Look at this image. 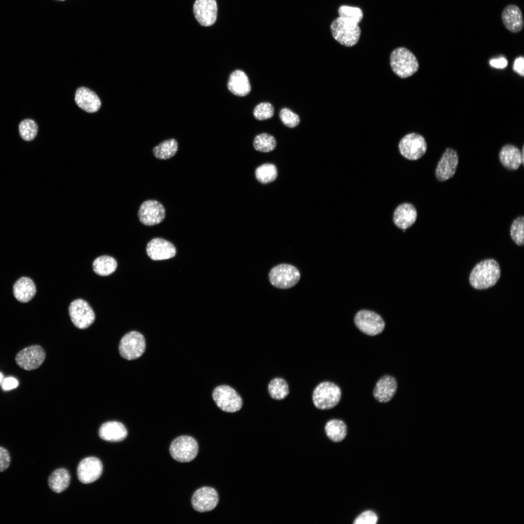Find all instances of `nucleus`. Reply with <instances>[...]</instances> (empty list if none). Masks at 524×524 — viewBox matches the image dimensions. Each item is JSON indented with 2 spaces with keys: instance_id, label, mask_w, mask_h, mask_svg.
Listing matches in <instances>:
<instances>
[{
  "instance_id": "obj_14",
  "label": "nucleus",
  "mask_w": 524,
  "mask_h": 524,
  "mask_svg": "<svg viewBox=\"0 0 524 524\" xmlns=\"http://www.w3.org/2000/svg\"><path fill=\"white\" fill-rule=\"evenodd\" d=\"M219 498L216 491L210 487H203L196 490L191 498L194 509L199 512L210 511L218 503Z\"/></svg>"
},
{
  "instance_id": "obj_29",
  "label": "nucleus",
  "mask_w": 524,
  "mask_h": 524,
  "mask_svg": "<svg viewBox=\"0 0 524 524\" xmlns=\"http://www.w3.org/2000/svg\"><path fill=\"white\" fill-rule=\"evenodd\" d=\"M325 431L328 438L334 442H340L345 437L347 427L342 420L332 419L328 421L325 426Z\"/></svg>"
},
{
  "instance_id": "obj_24",
  "label": "nucleus",
  "mask_w": 524,
  "mask_h": 524,
  "mask_svg": "<svg viewBox=\"0 0 524 524\" xmlns=\"http://www.w3.org/2000/svg\"><path fill=\"white\" fill-rule=\"evenodd\" d=\"M499 158L503 166L510 170H517L524 164L520 149L512 145L503 146L499 152Z\"/></svg>"
},
{
  "instance_id": "obj_16",
  "label": "nucleus",
  "mask_w": 524,
  "mask_h": 524,
  "mask_svg": "<svg viewBox=\"0 0 524 524\" xmlns=\"http://www.w3.org/2000/svg\"><path fill=\"white\" fill-rule=\"evenodd\" d=\"M193 11L195 18L203 26L213 25L217 17V6L215 0H196Z\"/></svg>"
},
{
  "instance_id": "obj_45",
  "label": "nucleus",
  "mask_w": 524,
  "mask_h": 524,
  "mask_svg": "<svg viewBox=\"0 0 524 524\" xmlns=\"http://www.w3.org/2000/svg\"><path fill=\"white\" fill-rule=\"evenodd\" d=\"M57 0L64 1V0Z\"/></svg>"
},
{
  "instance_id": "obj_12",
  "label": "nucleus",
  "mask_w": 524,
  "mask_h": 524,
  "mask_svg": "<svg viewBox=\"0 0 524 524\" xmlns=\"http://www.w3.org/2000/svg\"><path fill=\"white\" fill-rule=\"evenodd\" d=\"M45 352L42 347L33 345L19 351L15 360L21 368L31 371L38 368L45 360Z\"/></svg>"
},
{
  "instance_id": "obj_34",
  "label": "nucleus",
  "mask_w": 524,
  "mask_h": 524,
  "mask_svg": "<svg viewBox=\"0 0 524 524\" xmlns=\"http://www.w3.org/2000/svg\"><path fill=\"white\" fill-rule=\"evenodd\" d=\"M19 131L21 137L25 141L33 140L38 132V126L33 120L26 119L19 124Z\"/></svg>"
},
{
  "instance_id": "obj_4",
  "label": "nucleus",
  "mask_w": 524,
  "mask_h": 524,
  "mask_svg": "<svg viewBox=\"0 0 524 524\" xmlns=\"http://www.w3.org/2000/svg\"><path fill=\"white\" fill-rule=\"evenodd\" d=\"M341 398V391L339 387L329 381L319 384L312 393V401L318 409L326 410L335 407Z\"/></svg>"
},
{
  "instance_id": "obj_17",
  "label": "nucleus",
  "mask_w": 524,
  "mask_h": 524,
  "mask_svg": "<svg viewBox=\"0 0 524 524\" xmlns=\"http://www.w3.org/2000/svg\"><path fill=\"white\" fill-rule=\"evenodd\" d=\"M102 468V464L98 458L93 457L86 458L78 465V477L83 483H91L99 477Z\"/></svg>"
},
{
  "instance_id": "obj_19",
  "label": "nucleus",
  "mask_w": 524,
  "mask_h": 524,
  "mask_svg": "<svg viewBox=\"0 0 524 524\" xmlns=\"http://www.w3.org/2000/svg\"><path fill=\"white\" fill-rule=\"evenodd\" d=\"M501 18L505 27L511 33H517L523 29V14L520 7L515 4L506 6L502 11Z\"/></svg>"
},
{
  "instance_id": "obj_23",
  "label": "nucleus",
  "mask_w": 524,
  "mask_h": 524,
  "mask_svg": "<svg viewBox=\"0 0 524 524\" xmlns=\"http://www.w3.org/2000/svg\"><path fill=\"white\" fill-rule=\"evenodd\" d=\"M228 88L233 94L239 97L246 96L251 90L248 78L241 70H236L230 74Z\"/></svg>"
},
{
  "instance_id": "obj_38",
  "label": "nucleus",
  "mask_w": 524,
  "mask_h": 524,
  "mask_svg": "<svg viewBox=\"0 0 524 524\" xmlns=\"http://www.w3.org/2000/svg\"><path fill=\"white\" fill-rule=\"evenodd\" d=\"M279 115L282 122L288 127L294 128L299 123V116L288 108H282Z\"/></svg>"
},
{
  "instance_id": "obj_35",
  "label": "nucleus",
  "mask_w": 524,
  "mask_h": 524,
  "mask_svg": "<svg viewBox=\"0 0 524 524\" xmlns=\"http://www.w3.org/2000/svg\"><path fill=\"white\" fill-rule=\"evenodd\" d=\"M510 235L512 240L518 246L524 244V217L519 216L515 219L511 224Z\"/></svg>"
},
{
  "instance_id": "obj_36",
  "label": "nucleus",
  "mask_w": 524,
  "mask_h": 524,
  "mask_svg": "<svg viewBox=\"0 0 524 524\" xmlns=\"http://www.w3.org/2000/svg\"><path fill=\"white\" fill-rule=\"evenodd\" d=\"M339 16L352 20L359 23L363 18V12L357 7L342 5L338 9Z\"/></svg>"
},
{
  "instance_id": "obj_37",
  "label": "nucleus",
  "mask_w": 524,
  "mask_h": 524,
  "mask_svg": "<svg viewBox=\"0 0 524 524\" xmlns=\"http://www.w3.org/2000/svg\"><path fill=\"white\" fill-rule=\"evenodd\" d=\"M274 114V109L269 102H262L257 105L253 111L254 117L258 120H263L271 118Z\"/></svg>"
},
{
  "instance_id": "obj_26",
  "label": "nucleus",
  "mask_w": 524,
  "mask_h": 524,
  "mask_svg": "<svg viewBox=\"0 0 524 524\" xmlns=\"http://www.w3.org/2000/svg\"><path fill=\"white\" fill-rule=\"evenodd\" d=\"M13 293L18 301L23 303L27 302L33 298L36 293L35 284L30 278L22 277L15 283Z\"/></svg>"
},
{
  "instance_id": "obj_41",
  "label": "nucleus",
  "mask_w": 524,
  "mask_h": 524,
  "mask_svg": "<svg viewBox=\"0 0 524 524\" xmlns=\"http://www.w3.org/2000/svg\"><path fill=\"white\" fill-rule=\"evenodd\" d=\"M18 384V381L16 379L10 377L3 379L2 386L4 390L7 391L16 388Z\"/></svg>"
},
{
  "instance_id": "obj_9",
  "label": "nucleus",
  "mask_w": 524,
  "mask_h": 524,
  "mask_svg": "<svg viewBox=\"0 0 524 524\" xmlns=\"http://www.w3.org/2000/svg\"><path fill=\"white\" fill-rule=\"evenodd\" d=\"M401 155L409 160H416L426 152L427 144L423 136L410 133L404 136L399 144Z\"/></svg>"
},
{
  "instance_id": "obj_18",
  "label": "nucleus",
  "mask_w": 524,
  "mask_h": 524,
  "mask_svg": "<svg viewBox=\"0 0 524 524\" xmlns=\"http://www.w3.org/2000/svg\"><path fill=\"white\" fill-rule=\"evenodd\" d=\"M147 253L153 260H164L175 256L176 250L170 242L162 238L152 239L147 245Z\"/></svg>"
},
{
  "instance_id": "obj_10",
  "label": "nucleus",
  "mask_w": 524,
  "mask_h": 524,
  "mask_svg": "<svg viewBox=\"0 0 524 524\" xmlns=\"http://www.w3.org/2000/svg\"><path fill=\"white\" fill-rule=\"evenodd\" d=\"M69 313L72 323L79 329L88 328L95 319L93 309L86 301L82 299L74 300L70 303Z\"/></svg>"
},
{
  "instance_id": "obj_43",
  "label": "nucleus",
  "mask_w": 524,
  "mask_h": 524,
  "mask_svg": "<svg viewBox=\"0 0 524 524\" xmlns=\"http://www.w3.org/2000/svg\"><path fill=\"white\" fill-rule=\"evenodd\" d=\"M490 64L493 67L497 68H504L508 65L507 60L505 58L492 59L490 61Z\"/></svg>"
},
{
  "instance_id": "obj_3",
  "label": "nucleus",
  "mask_w": 524,
  "mask_h": 524,
  "mask_svg": "<svg viewBox=\"0 0 524 524\" xmlns=\"http://www.w3.org/2000/svg\"><path fill=\"white\" fill-rule=\"evenodd\" d=\"M390 66L398 77L406 78L417 71L419 64L414 54L404 47L394 49L390 56Z\"/></svg>"
},
{
  "instance_id": "obj_30",
  "label": "nucleus",
  "mask_w": 524,
  "mask_h": 524,
  "mask_svg": "<svg viewBox=\"0 0 524 524\" xmlns=\"http://www.w3.org/2000/svg\"><path fill=\"white\" fill-rule=\"evenodd\" d=\"M178 149L177 141L170 139L164 141L153 149L154 156L159 159H168L176 153Z\"/></svg>"
},
{
  "instance_id": "obj_33",
  "label": "nucleus",
  "mask_w": 524,
  "mask_h": 524,
  "mask_svg": "<svg viewBox=\"0 0 524 524\" xmlns=\"http://www.w3.org/2000/svg\"><path fill=\"white\" fill-rule=\"evenodd\" d=\"M254 148L259 151L269 152L273 150L276 147V141L274 137L266 133L257 135L253 141Z\"/></svg>"
},
{
  "instance_id": "obj_5",
  "label": "nucleus",
  "mask_w": 524,
  "mask_h": 524,
  "mask_svg": "<svg viewBox=\"0 0 524 524\" xmlns=\"http://www.w3.org/2000/svg\"><path fill=\"white\" fill-rule=\"evenodd\" d=\"M169 451L172 457L180 462H188L197 456L198 445L196 441L187 435L180 436L171 442Z\"/></svg>"
},
{
  "instance_id": "obj_28",
  "label": "nucleus",
  "mask_w": 524,
  "mask_h": 524,
  "mask_svg": "<svg viewBox=\"0 0 524 524\" xmlns=\"http://www.w3.org/2000/svg\"><path fill=\"white\" fill-rule=\"evenodd\" d=\"M117 262L113 257L103 255L96 258L93 263L94 272L101 276H109L116 269Z\"/></svg>"
},
{
  "instance_id": "obj_22",
  "label": "nucleus",
  "mask_w": 524,
  "mask_h": 524,
  "mask_svg": "<svg viewBox=\"0 0 524 524\" xmlns=\"http://www.w3.org/2000/svg\"><path fill=\"white\" fill-rule=\"evenodd\" d=\"M417 216V211L414 206L411 204L404 203L399 205L395 210L393 220L397 227L406 229L415 223Z\"/></svg>"
},
{
  "instance_id": "obj_8",
  "label": "nucleus",
  "mask_w": 524,
  "mask_h": 524,
  "mask_svg": "<svg viewBox=\"0 0 524 524\" xmlns=\"http://www.w3.org/2000/svg\"><path fill=\"white\" fill-rule=\"evenodd\" d=\"M213 398L216 405L227 412H235L243 406V401L237 392L228 385L217 387L213 393Z\"/></svg>"
},
{
  "instance_id": "obj_39",
  "label": "nucleus",
  "mask_w": 524,
  "mask_h": 524,
  "mask_svg": "<svg viewBox=\"0 0 524 524\" xmlns=\"http://www.w3.org/2000/svg\"><path fill=\"white\" fill-rule=\"evenodd\" d=\"M378 520L376 514L371 510L364 511L355 520V524H375Z\"/></svg>"
},
{
  "instance_id": "obj_2",
  "label": "nucleus",
  "mask_w": 524,
  "mask_h": 524,
  "mask_svg": "<svg viewBox=\"0 0 524 524\" xmlns=\"http://www.w3.org/2000/svg\"><path fill=\"white\" fill-rule=\"evenodd\" d=\"M332 35L341 45L351 47L357 43L361 33L357 22L339 16L333 21L330 26Z\"/></svg>"
},
{
  "instance_id": "obj_6",
  "label": "nucleus",
  "mask_w": 524,
  "mask_h": 524,
  "mask_svg": "<svg viewBox=\"0 0 524 524\" xmlns=\"http://www.w3.org/2000/svg\"><path fill=\"white\" fill-rule=\"evenodd\" d=\"M300 277V273L295 267L285 263L275 266L269 274L271 284L282 289H288L296 285Z\"/></svg>"
},
{
  "instance_id": "obj_27",
  "label": "nucleus",
  "mask_w": 524,
  "mask_h": 524,
  "mask_svg": "<svg viewBox=\"0 0 524 524\" xmlns=\"http://www.w3.org/2000/svg\"><path fill=\"white\" fill-rule=\"evenodd\" d=\"M70 476L67 470L64 468L56 469L49 477L48 484L53 491L60 493L65 490L68 486Z\"/></svg>"
},
{
  "instance_id": "obj_13",
  "label": "nucleus",
  "mask_w": 524,
  "mask_h": 524,
  "mask_svg": "<svg viewBox=\"0 0 524 524\" xmlns=\"http://www.w3.org/2000/svg\"><path fill=\"white\" fill-rule=\"evenodd\" d=\"M138 215L142 224L146 226H153L163 221L165 211L163 205L159 202L155 200H148L141 205Z\"/></svg>"
},
{
  "instance_id": "obj_42",
  "label": "nucleus",
  "mask_w": 524,
  "mask_h": 524,
  "mask_svg": "<svg viewBox=\"0 0 524 524\" xmlns=\"http://www.w3.org/2000/svg\"><path fill=\"white\" fill-rule=\"evenodd\" d=\"M513 69L521 76H524V60L523 57H520L515 60L513 65Z\"/></svg>"
},
{
  "instance_id": "obj_20",
  "label": "nucleus",
  "mask_w": 524,
  "mask_h": 524,
  "mask_svg": "<svg viewBox=\"0 0 524 524\" xmlns=\"http://www.w3.org/2000/svg\"><path fill=\"white\" fill-rule=\"evenodd\" d=\"M397 387L396 379L393 376L385 375L377 382L373 391V395L379 402H388L395 395Z\"/></svg>"
},
{
  "instance_id": "obj_1",
  "label": "nucleus",
  "mask_w": 524,
  "mask_h": 524,
  "mask_svg": "<svg viewBox=\"0 0 524 524\" xmlns=\"http://www.w3.org/2000/svg\"><path fill=\"white\" fill-rule=\"evenodd\" d=\"M500 275V266L495 260H485L476 264L472 270L469 277L470 283L475 289H486L497 283Z\"/></svg>"
},
{
  "instance_id": "obj_32",
  "label": "nucleus",
  "mask_w": 524,
  "mask_h": 524,
  "mask_svg": "<svg viewBox=\"0 0 524 524\" xmlns=\"http://www.w3.org/2000/svg\"><path fill=\"white\" fill-rule=\"evenodd\" d=\"M278 176L276 166L270 163H266L258 167L255 170V176L261 183L266 184L274 181Z\"/></svg>"
},
{
  "instance_id": "obj_21",
  "label": "nucleus",
  "mask_w": 524,
  "mask_h": 524,
  "mask_svg": "<svg viewBox=\"0 0 524 524\" xmlns=\"http://www.w3.org/2000/svg\"><path fill=\"white\" fill-rule=\"evenodd\" d=\"M75 100L80 108L88 113L97 112L101 106V101L97 95L85 87H80L77 90Z\"/></svg>"
},
{
  "instance_id": "obj_15",
  "label": "nucleus",
  "mask_w": 524,
  "mask_h": 524,
  "mask_svg": "<svg viewBox=\"0 0 524 524\" xmlns=\"http://www.w3.org/2000/svg\"><path fill=\"white\" fill-rule=\"evenodd\" d=\"M458 163L457 152L447 148L439 161L435 170V176L440 181H445L455 174Z\"/></svg>"
},
{
  "instance_id": "obj_44",
  "label": "nucleus",
  "mask_w": 524,
  "mask_h": 524,
  "mask_svg": "<svg viewBox=\"0 0 524 524\" xmlns=\"http://www.w3.org/2000/svg\"><path fill=\"white\" fill-rule=\"evenodd\" d=\"M3 380V375L0 372V384H2V382Z\"/></svg>"
},
{
  "instance_id": "obj_11",
  "label": "nucleus",
  "mask_w": 524,
  "mask_h": 524,
  "mask_svg": "<svg viewBox=\"0 0 524 524\" xmlns=\"http://www.w3.org/2000/svg\"><path fill=\"white\" fill-rule=\"evenodd\" d=\"M354 322L361 332L369 336L381 333L385 328V323L381 316L368 310L358 312L355 316Z\"/></svg>"
},
{
  "instance_id": "obj_31",
  "label": "nucleus",
  "mask_w": 524,
  "mask_h": 524,
  "mask_svg": "<svg viewBox=\"0 0 524 524\" xmlns=\"http://www.w3.org/2000/svg\"><path fill=\"white\" fill-rule=\"evenodd\" d=\"M268 390L271 397L275 400L284 399L289 393L287 382L280 377L273 379L268 384Z\"/></svg>"
},
{
  "instance_id": "obj_7",
  "label": "nucleus",
  "mask_w": 524,
  "mask_h": 524,
  "mask_svg": "<svg viewBox=\"0 0 524 524\" xmlns=\"http://www.w3.org/2000/svg\"><path fill=\"white\" fill-rule=\"evenodd\" d=\"M146 349V341L143 335L138 331H131L126 334L120 340L119 351L122 358L133 360L141 357Z\"/></svg>"
},
{
  "instance_id": "obj_40",
  "label": "nucleus",
  "mask_w": 524,
  "mask_h": 524,
  "mask_svg": "<svg viewBox=\"0 0 524 524\" xmlns=\"http://www.w3.org/2000/svg\"><path fill=\"white\" fill-rule=\"evenodd\" d=\"M11 457L8 450L0 446V472H3L10 466Z\"/></svg>"
},
{
  "instance_id": "obj_25",
  "label": "nucleus",
  "mask_w": 524,
  "mask_h": 524,
  "mask_svg": "<svg viewBox=\"0 0 524 524\" xmlns=\"http://www.w3.org/2000/svg\"><path fill=\"white\" fill-rule=\"evenodd\" d=\"M128 434L125 426L117 421H110L103 424L99 429L100 437L106 441L117 442L123 441Z\"/></svg>"
}]
</instances>
